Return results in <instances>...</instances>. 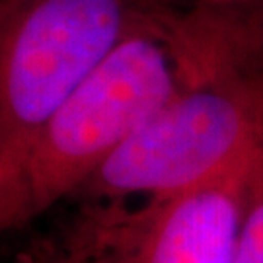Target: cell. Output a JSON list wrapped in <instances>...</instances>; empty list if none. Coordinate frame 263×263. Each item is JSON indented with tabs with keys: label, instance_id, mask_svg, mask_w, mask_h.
Returning <instances> with one entry per match:
<instances>
[{
	"label": "cell",
	"instance_id": "6da1fadb",
	"mask_svg": "<svg viewBox=\"0 0 263 263\" xmlns=\"http://www.w3.org/2000/svg\"><path fill=\"white\" fill-rule=\"evenodd\" d=\"M164 28L176 88L80 189V203L178 193L263 139V4H174Z\"/></svg>",
	"mask_w": 263,
	"mask_h": 263
},
{
	"label": "cell",
	"instance_id": "7a4b0ae2",
	"mask_svg": "<svg viewBox=\"0 0 263 263\" xmlns=\"http://www.w3.org/2000/svg\"><path fill=\"white\" fill-rule=\"evenodd\" d=\"M172 6L123 39L0 170V236L76 197L172 96L178 68L164 28Z\"/></svg>",
	"mask_w": 263,
	"mask_h": 263
},
{
	"label": "cell",
	"instance_id": "3957f363",
	"mask_svg": "<svg viewBox=\"0 0 263 263\" xmlns=\"http://www.w3.org/2000/svg\"><path fill=\"white\" fill-rule=\"evenodd\" d=\"M172 0H12L0 26V170Z\"/></svg>",
	"mask_w": 263,
	"mask_h": 263
},
{
	"label": "cell",
	"instance_id": "277c9868",
	"mask_svg": "<svg viewBox=\"0 0 263 263\" xmlns=\"http://www.w3.org/2000/svg\"><path fill=\"white\" fill-rule=\"evenodd\" d=\"M252 152L166 197L90 203L104 218L119 263H232Z\"/></svg>",
	"mask_w": 263,
	"mask_h": 263
},
{
	"label": "cell",
	"instance_id": "5b68a950",
	"mask_svg": "<svg viewBox=\"0 0 263 263\" xmlns=\"http://www.w3.org/2000/svg\"><path fill=\"white\" fill-rule=\"evenodd\" d=\"M26 263H119L96 205L82 203L80 213L61 232L51 234L24 254Z\"/></svg>",
	"mask_w": 263,
	"mask_h": 263
},
{
	"label": "cell",
	"instance_id": "8992f818",
	"mask_svg": "<svg viewBox=\"0 0 263 263\" xmlns=\"http://www.w3.org/2000/svg\"><path fill=\"white\" fill-rule=\"evenodd\" d=\"M232 263H263V139L248 164Z\"/></svg>",
	"mask_w": 263,
	"mask_h": 263
},
{
	"label": "cell",
	"instance_id": "52a82bcc",
	"mask_svg": "<svg viewBox=\"0 0 263 263\" xmlns=\"http://www.w3.org/2000/svg\"><path fill=\"white\" fill-rule=\"evenodd\" d=\"M176 4H189V2H218V4H263V0H172Z\"/></svg>",
	"mask_w": 263,
	"mask_h": 263
},
{
	"label": "cell",
	"instance_id": "ba28073f",
	"mask_svg": "<svg viewBox=\"0 0 263 263\" xmlns=\"http://www.w3.org/2000/svg\"><path fill=\"white\" fill-rule=\"evenodd\" d=\"M10 2H12V0H0V26H2L4 16H6V10H8Z\"/></svg>",
	"mask_w": 263,
	"mask_h": 263
}]
</instances>
